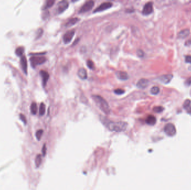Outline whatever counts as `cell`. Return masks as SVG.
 Instances as JSON below:
<instances>
[{
    "instance_id": "836d02e7",
    "label": "cell",
    "mask_w": 191,
    "mask_h": 190,
    "mask_svg": "<svg viewBox=\"0 0 191 190\" xmlns=\"http://www.w3.org/2000/svg\"><path fill=\"white\" fill-rule=\"evenodd\" d=\"M184 84L185 85H186V86H190L191 85V77H189V78H188L185 81V83H184Z\"/></svg>"
},
{
    "instance_id": "277c9868",
    "label": "cell",
    "mask_w": 191,
    "mask_h": 190,
    "mask_svg": "<svg viewBox=\"0 0 191 190\" xmlns=\"http://www.w3.org/2000/svg\"><path fill=\"white\" fill-rule=\"evenodd\" d=\"M164 132L168 136L173 137L176 135L177 130L173 124L168 123L164 127Z\"/></svg>"
},
{
    "instance_id": "8992f818",
    "label": "cell",
    "mask_w": 191,
    "mask_h": 190,
    "mask_svg": "<svg viewBox=\"0 0 191 190\" xmlns=\"http://www.w3.org/2000/svg\"><path fill=\"white\" fill-rule=\"evenodd\" d=\"M69 6V4L67 1H61L57 4L56 11L58 14H62Z\"/></svg>"
},
{
    "instance_id": "e0dca14e",
    "label": "cell",
    "mask_w": 191,
    "mask_h": 190,
    "mask_svg": "<svg viewBox=\"0 0 191 190\" xmlns=\"http://www.w3.org/2000/svg\"><path fill=\"white\" fill-rule=\"evenodd\" d=\"M78 76L82 80H85L87 78V71L84 68H80L78 71Z\"/></svg>"
},
{
    "instance_id": "5bb4252c",
    "label": "cell",
    "mask_w": 191,
    "mask_h": 190,
    "mask_svg": "<svg viewBox=\"0 0 191 190\" xmlns=\"http://www.w3.org/2000/svg\"><path fill=\"white\" fill-rule=\"evenodd\" d=\"M183 106L189 114L191 115V100L190 99H186L184 101Z\"/></svg>"
},
{
    "instance_id": "4316f807",
    "label": "cell",
    "mask_w": 191,
    "mask_h": 190,
    "mask_svg": "<svg viewBox=\"0 0 191 190\" xmlns=\"http://www.w3.org/2000/svg\"><path fill=\"white\" fill-rule=\"evenodd\" d=\"M87 65L88 67L90 69H94V62L92 60H87Z\"/></svg>"
},
{
    "instance_id": "f546056e",
    "label": "cell",
    "mask_w": 191,
    "mask_h": 190,
    "mask_svg": "<svg viewBox=\"0 0 191 190\" xmlns=\"http://www.w3.org/2000/svg\"><path fill=\"white\" fill-rule=\"evenodd\" d=\"M137 55L140 57H142L144 56V53L142 50L139 49L137 50Z\"/></svg>"
},
{
    "instance_id": "44dd1931",
    "label": "cell",
    "mask_w": 191,
    "mask_h": 190,
    "mask_svg": "<svg viewBox=\"0 0 191 190\" xmlns=\"http://www.w3.org/2000/svg\"><path fill=\"white\" fill-rule=\"evenodd\" d=\"M30 110H31V112L32 114H36L37 113V110H38V107H37V104H36V103L32 102L30 106Z\"/></svg>"
},
{
    "instance_id": "4fadbf2b",
    "label": "cell",
    "mask_w": 191,
    "mask_h": 190,
    "mask_svg": "<svg viewBox=\"0 0 191 190\" xmlns=\"http://www.w3.org/2000/svg\"><path fill=\"white\" fill-rule=\"evenodd\" d=\"M40 74L41 75L43 80V85L44 87H45L47 81L48 80L49 78V74L47 71L44 70H41L40 72Z\"/></svg>"
},
{
    "instance_id": "ac0fdd59",
    "label": "cell",
    "mask_w": 191,
    "mask_h": 190,
    "mask_svg": "<svg viewBox=\"0 0 191 190\" xmlns=\"http://www.w3.org/2000/svg\"><path fill=\"white\" fill-rule=\"evenodd\" d=\"M156 118L154 116H152V115H150L146 118V123L149 124V125H150V126L154 125L156 123Z\"/></svg>"
},
{
    "instance_id": "e575fe53",
    "label": "cell",
    "mask_w": 191,
    "mask_h": 190,
    "mask_svg": "<svg viewBox=\"0 0 191 190\" xmlns=\"http://www.w3.org/2000/svg\"><path fill=\"white\" fill-rule=\"evenodd\" d=\"M38 34L37 35V38H39V37H40L42 35V34H43V29L42 28H39L38 30Z\"/></svg>"
},
{
    "instance_id": "8fae6325",
    "label": "cell",
    "mask_w": 191,
    "mask_h": 190,
    "mask_svg": "<svg viewBox=\"0 0 191 190\" xmlns=\"http://www.w3.org/2000/svg\"><path fill=\"white\" fill-rule=\"evenodd\" d=\"M149 81L148 79L142 78V79H140L139 81H138V83L136 84V86L138 88H140V89H144L148 87V85L149 84Z\"/></svg>"
},
{
    "instance_id": "d6a6232c",
    "label": "cell",
    "mask_w": 191,
    "mask_h": 190,
    "mask_svg": "<svg viewBox=\"0 0 191 190\" xmlns=\"http://www.w3.org/2000/svg\"><path fill=\"white\" fill-rule=\"evenodd\" d=\"M42 153L43 156H45L46 153V144H44L43 148H42Z\"/></svg>"
},
{
    "instance_id": "f1b7e54d",
    "label": "cell",
    "mask_w": 191,
    "mask_h": 190,
    "mask_svg": "<svg viewBox=\"0 0 191 190\" xmlns=\"http://www.w3.org/2000/svg\"><path fill=\"white\" fill-rule=\"evenodd\" d=\"M55 1L54 0H49L46 2V7H50L51 6H52L53 5V4H54Z\"/></svg>"
},
{
    "instance_id": "d4e9b609",
    "label": "cell",
    "mask_w": 191,
    "mask_h": 190,
    "mask_svg": "<svg viewBox=\"0 0 191 190\" xmlns=\"http://www.w3.org/2000/svg\"><path fill=\"white\" fill-rule=\"evenodd\" d=\"M164 108L163 106H155L154 108H153V110L154 112H155V113H161L164 110Z\"/></svg>"
},
{
    "instance_id": "52a82bcc",
    "label": "cell",
    "mask_w": 191,
    "mask_h": 190,
    "mask_svg": "<svg viewBox=\"0 0 191 190\" xmlns=\"http://www.w3.org/2000/svg\"><path fill=\"white\" fill-rule=\"evenodd\" d=\"M74 34H75V30L74 29L70 30L69 31H67L63 36V41L66 44L70 43L73 39Z\"/></svg>"
},
{
    "instance_id": "d6986e66",
    "label": "cell",
    "mask_w": 191,
    "mask_h": 190,
    "mask_svg": "<svg viewBox=\"0 0 191 190\" xmlns=\"http://www.w3.org/2000/svg\"><path fill=\"white\" fill-rule=\"evenodd\" d=\"M79 21H80V19L78 18H71L67 22V23L66 24V26L70 27L71 26H73V25H75L77 22Z\"/></svg>"
},
{
    "instance_id": "4dcf8cb0",
    "label": "cell",
    "mask_w": 191,
    "mask_h": 190,
    "mask_svg": "<svg viewBox=\"0 0 191 190\" xmlns=\"http://www.w3.org/2000/svg\"><path fill=\"white\" fill-rule=\"evenodd\" d=\"M185 61L187 63L191 64V55H186L185 57Z\"/></svg>"
},
{
    "instance_id": "30bf717a",
    "label": "cell",
    "mask_w": 191,
    "mask_h": 190,
    "mask_svg": "<svg viewBox=\"0 0 191 190\" xmlns=\"http://www.w3.org/2000/svg\"><path fill=\"white\" fill-rule=\"evenodd\" d=\"M173 75L172 74H164L159 77L158 79L159 80L160 82L163 83L165 84H167L170 83L172 79H173Z\"/></svg>"
},
{
    "instance_id": "603a6c76",
    "label": "cell",
    "mask_w": 191,
    "mask_h": 190,
    "mask_svg": "<svg viewBox=\"0 0 191 190\" xmlns=\"http://www.w3.org/2000/svg\"><path fill=\"white\" fill-rule=\"evenodd\" d=\"M160 92V89L158 87L154 86L150 89V93L153 95H157Z\"/></svg>"
},
{
    "instance_id": "cb8c5ba5",
    "label": "cell",
    "mask_w": 191,
    "mask_h": 190,
    "mask_svg": "<svg viewBox=\"0 0 191 190\" xmlns=\"http://www.w3.org/2000/svg\"><path fill=\"white\" fill-rule=\"evenodd\" d=\"M45 112V105L44 103H42L40 105L39 108V114L40 116H43Z\"/></svg>"
},
{
    "instance_id": "83f0119b",
    "label": "cell",
    "mask_w": 191,
    "mask_h": 190,
    "mask_svg": "<svg viewBox=\"0 0 191 190\" xmlns=\"http://www.w3.org/2000/svg\"><path fill=\"white\" fill-rule=\"evenodd\" d=\"M114 93L118 95H121L125 93V90L122 89H116L114 90Z\"/></svg>"
},
{
    "instance_id": "3957f363",
    "label": "cell",
    "mask_w": 191,
    "mask_h": 190,
    "mask_svg": "<svg viewBox=\"0 0 191 190\" xmlns=\"http://www.w3.org/2000/svg\"><path fill=\"white\" fill-rule=\"evenodd\" d=\"M31 65L33 67H35L37 65H41L42 64L44 63L46 61V57L40 55H34L33 57H31L30 59Z\"/></svg>"
},
{
    "instance_id": "1f68e13d",
    "label": "cell",
    "mask_w": 191,
    "mask_h": 190,
    "mask_svg": "<svg viewBox=\"0 0 191 190\" xmlns=\"http://www.w3.org/2000/svg\"><path fill=\"white\" fill-rule=\"evenodd\" d=\"M20 118L21 119V120L24 123V124H26L27 123V121H26V117L25 116L24 114H20Z\"/></svg>"
},
{
    "instance_id": "5b68a950",
    "label": "cell",
    "mask_w": 191,
    "mask_h": 190,
    "mask_svg": "<svg viewBox=\"0 0 191 190\" xmlns=\"http://www.w3.org/2000/svg\"><path fill=\"white\" fill-rule=\"evenodd\" d=\"M94 2L93 1H88L86 2L80 8V13H84L90 10L94 6Z\"/></svg>"
},
{
    "instance_id": "7a4b0ae2",
    "label": "cell",
    "mask_w": 191,
    "mask_h": 190,
    "mask_svg": "<svg viewBox=\"0 0 191 190\" xmlns=\"http://www.w3.org/2000/svg\"><path fill=\"white\" fill-rule=\"evenodd\" d=\"M92 98L94 102L96 104L98 107L106 114H109L111 112L110 107L107 101L103 98L101 96L98 95H93Z\"/></svg>"
},
{
    "instance_id": "2e32d148",
    "label": "cell",
    "mask_w": 191,
    "mask_h": 190,
    "mask_svg": "<svg viewBox=\"0 0 191 190\" xmlns=\"http://www.w3.org/2000/svg\"><path fill=\"white\" fill-rule=\"evenodd\" d=\"M189 34H190V30L188 28H186V29L181 30V31L178 33V36L180 39H184L187 38L188 36L189 35Z\"/></svg>"
},
{
    "instance_id": "ba28073f",
    "label": "cell",
    "mask_w": 191,
    "mask_h": 190,
    "mask_svg": "<svg viewBox=\"0 0 191 190\" xmlns=\"http://www.w3.org/2000/svg\"><path fill=\"white\" fill-rule=\"evenodd\" d=\"M153 12V3L148 2L145 4L142 9V13L144 15H149Z\"/></svg>"
},
{
    "instance_id": "d590c367",
    "label": "cell",
    "mask_w": 191,
    "mask_h": 190,
    "mask_svg": "<svg viewBox=\"0 0 191 190\" xmlns=\"http://www.w3.org/2000/svg\"><path fill=\"white\" fill-rule=\"evenodd\" d=\"M190 94H191V92H190Z\"/></svg>"
},
{
    "instance_id": "9c48e42d",
    "label": "cell",
    "mask_w": 191,
    "mask_h": 190,
    "mask_svg": "<svg viewBox=\"0 0 191 190\" xmlns=\"http://www.w3.org/2000/svg\"><path fill=\"white\" fill-rule=\"evenodd\" d=\"M112 5L113 4L110 2H104L102 3L98 7H97L94 10V12H101V11L106 10L108 8L112 7Z\"/></svg>"
},
{
    "instance_id": "484cf974",
    "label": "cell",
    "mask_w": 191,
    "mask_h": 190,
    "mask_svg": "<svg viewBox=\"0 0 191 190\" xmlns=\"http://www.w3.org/2000/svg\"><path fill=\"white\" fill-rule=\"evenodd\" d=\"M43 134V130H42V129H39V130H37V132H36L35 136H36V137L37 138V139L39 140V141L40 140Z\"/></svg>"
},
{
    "instance_id": "9a60e30c",
    "label": "cell",
    "mask_w": 191,
    "mask_h": 190,
    "mask_svg": "<svg viewBox=\"0 0 191 190\" xmlns=\"http://www.w3.org/2000/svg\"><path fill=\"white\" fill-rule=\"evenodd\" d=\"M21 66L23 70L24 71L25 74H27V71H28V63H27V60L26 57L23 55L22 56L20 59Z\"/></svg>"
},
{
    "instance_id": "6da1fadb",
    "label": "cell",
    "mask_w": 191,
    "mask_h": 190,
    "mask_svg": "<svg viewBox=\"0 0 191 190\" xmlns=\"http://www.w3.org/2000/svg\"><path fill=\"white\" fill-rule=\"evenodd\" d=\"M101 120L102 123L112 132L118 133L123 132L126 130L128 128V123L125 122H113L108 120L106 118H102Z\"/></svg>"
},
{
    "instance_id": "7c38bea8",
    "label": "cell",
    "mask_w": 191,
    "mask_h": 190,
    "mask_svg": "<svg viewBox=\"0 0 191 190\" xmlns=\"http://www.w3.org/2000/svg\"><path fill=\"white\" fill-rule=\"evenodd\" d=\"M116 76L118 79L121 80H126L129 78V75L127 73L122 71H118L116 73Z\"/></svg>"
},
{
    "instance_id": "ffe728a7",
    "label": "cell",
    "mask_w": 191,
    "mask_h": 190,
    "mask_svg": "<svg viewBox=\"0 0 191 190\" xmlns=\"http://www.w3.org/2000/svg\"><path fill=\"white\" fill-rule=\"evenodd\" d=\"M42 162V157L41 155H38L35 158V165L37 168L40 165Z\"/></svg>"
},
{
    "instance_id": "7402d4cb",
    "label": "cell",
    "mask_w": 191,
    "mask_h": 190,
    "mask_svg": "<svg viewBox=\"0 0 191 190\" xmlns=\"http://www.w3.org/2000/svg\"><path fill=\"white\" fill-rule=\"evenodd\" d=\"M24 52V48L23 46H19L16 48L15 53L16 55L19 57H21L22 55V54Z\"/></svg>"
}]
</instances>
